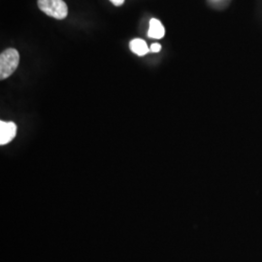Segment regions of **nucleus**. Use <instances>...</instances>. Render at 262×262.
Returning <instances> with one entry per match:
<instances>
[{
    "mask_svg": "<svg viewBox=\"0 0 262 262\" xmlns=\"http://www.w3.org/2000/svg\"><path fill=\"white\" fill-rule=\"evenodd\" d=\"M19 63V54L16 49H7L0 55V79L5 80L12 75Z\"/></svg>",
    "mask_w": 262,
    "mask_h": 262,
    "instance_id": "obj_1",
    "label": "nucleus"
},
{
    "mask_svg": "<svg viewBox=\"0 0 262 262\" xmlns=\"http://www.w3.org/2000/svg\"><path fill=\"white\" fill-rule=\"evenodd\" d=\"M38 7L49 17L56 19H66L68 7L63 0H38Z\"/></svg>",
    "mask_w": 262,
    "mask_h": 262,
    "instance_id": "obj_2",
    "label": "nucleus"
},
{
    "mask_svg": "<svg viewBox=\"0 0 262 262\" xmlns=\"http://www.w3.org/2000/svg\"><path fill=\"white\" fill-rule=\"evenodd\" d=\"M17 125L13 122H0V145H6L15 138Z\"/></svg>",
    "mask_w": 262,
    "mask_h": 262,
    "instance_id": "obj_3",
    "label": "nucleus"
},
{
    "mask_svg": "<svg viewBox=\"0 0 262 262\" xmlns=\"http://www.w3.org/2000/svg\"><path fill=\"white\" fill-rule=\"evenodd\" d=\"M129 48L131 51L136 54L137 56H143L147 55L150 51V48L147 45L146 41L140 38H135L131 40L129 43Z\"/></svg>",
    "mask_w": 262,
    "mask_h": 262,
    "instance_id": "obj_4",
    "label": "nucleus"
},
{
    "mask_svg": "<svg viewBox=\"0 0 262 262\" xmlns=\"http://www.w3.org/2000/svg\"><path fill=\"white\" fill-rule=\"evenodd\" d=\"M148 35H149V37L154 38V39H161V38L164 37L165 29L159 19H150Z\"/></svg>",
    "mask_w": 262,
    "mask_h": 262,
    "instance_id": "obj_5",
    "label": "nucleus"
},
{
    "mask_svg": "<svg viewBox=\"0 0 262 262\" xmlns=\"http://www.w3.org/2000/svg\"><path fill=\"white\" fill-rule=\"evenodd\" d=\"M150 52L152 53H159L161 51V45L158 44V43H155V44H151L150 47Z\"/></svg>",
    "mask_w": 262,
    "mask_h": 262,
    "instance_id": "obj_6",
    "label": "nucleus"
},
{
    "mask_svg": "<svg viewBox=\"0 0 262 262\" xmlns=\"http://www.w3.org/2000/svg\"><path fill=\"white\" fill-rule=\"evenodd\" d=\"M110 1L116 6H122V4L124 3V0H110Z\"/></svg>",
    "mask_w": 262,
    "mask_h": 262,
    "instance_id": "obj_7",
    "label": "nucleus"
}]
</instances>
